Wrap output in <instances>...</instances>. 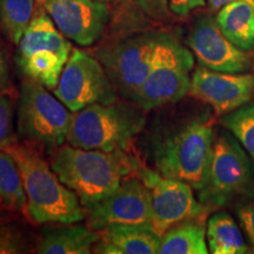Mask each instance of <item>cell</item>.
I'll return each instance as SVG.
<instances>
[{
    "label": "cell",
    "instance_id": "cell-1",
    "mask_svg": "<svg viewBox=\"0 0 254 254\" xmlns=\"http://www.w3.org/2000/svg\"><path fill=\"white\" fill-rule=\"evenodd\" d=\"M51 167L79 198L85 212L109 196L126 177L138 173L140 161L128 151L105 152L62 146L52 153Z\"/></svg>",
    "mask_w": 254,
    "mask_h": 254
},
{
    "label": "cell",
    "instance_id": "cell-2",
    "mask_svg": "<svg viewBox=\"0 0 254 254\" xmlns=\"http://www.w3.org/2000/svg\"><path fill=\"white\" fill-rule=\"evenodd\" d=\"M213 141V120L208 113L182 120L152 134V163L163 176L183 180L199 190L206 180Z\"/></svg>",
    "mask_w": 254,
    "mask_h": 254
},
{
    "label": "cell",
    "instance_id": "cell-3",
    "mask_svg": "<svg viewBox=\"0 0 254 254\" xmlns=\"http://www.w3.org/2000/svg\"><path fill=\"white\" fill-rule=\"evenodd\" d=\"M14 159L26 193V213L37 224H75L86 219L79 198L60 182L49 164L28 146L5 148Z\"/></svg>",
    "mask_w": 254,
    "mask_h": 254
},
{
    "label": "cell",
    "instance_id": "cell-4",
    "mask_svg": "<svg viewBox=\"0 0 254 254\" xmlns=\"http://www.w3.org/2000/svg\"><path fill=\"white\" fill-rule=\"evenodd\" d=\"M144 112L135 104L90 105L73 114L68 145L84 150L128 151L145 126Z\"/></svg>",
    "mask_w": 254,
    "mask_h": 254
},
{
    "label": "cell",
    "instance_id": "cell-5",
    "mask_svg": "<svg viewBox=\"0 0 254 254\" xmlns=\"http://www.w3.org/2000/svg\"><path fill=\"white\" fill-rule=\"evenodd\" d=\"M253 192V159L230 131L214 134L206 180L198 190L200 204L212 212Z\"/></svg>",
    "mask_w": 254,
    "mask_h": 254
},
{
    "label": "cell",
    "instance_id": "cell-6",
    "mask_svg": "<svg viewBox=\"0 0 254 254\" xmlns=\"http://www.w3.org/2000/svg\"><path fill=\"white\" fill-rule=\"evenodd\" d=\"M73 114L74 112L39 82L31 79L23 82L18 104L17 131L28 144L52 154L67 141Z\"/></svg>",
    "mask_w": 254,
    "mask_h": 254
},
{
    "label": "cell",
    "instance_id": "cell-7",
    "mask_svg": "<svg viewBox=\"0 0 254 254\" xmlns=\"http://www.w3.org/2000/svg\"><path fill=\"white\" fill-rule=\"evenodd\" d=\"M194 56L171 34L163 32L153 66L131 101L144 111L174 104L190 93Z\"/></svg>",
    "mask_w": 254,
    "mask_h": 254
},
{
    "label": "cell",
    "instance_id": "cell-8",
    "mask_svg": "<svg viewBox=\"0 0 254 254\" xmlns=\"http://www.w3.org/2000/svg\"><path fill=\"white\" fill-rule=\"evenodd\" d=\"M161 34L154 31L133 34L98 52L113 86L129 100L151 72Z\"/></svg>",
    "mask_w": 254,
    "mask_h": 254
},
{
    "label": "cell",
    "instance_id": "cell-9",
    "mask_svg": "<svg viewBox=\"0 0 254 254\" xmlns=\"http://www.w3.org/2000/svg\"><path fill=\"white\" fill-rule=\"evenodd\" d=\"M53 93L72 112L93 104H112L117 93L104 66L97 59L73 50Z\"/></svg>",
    "mask_w": 254,
    "mask_h": 254
},
{
    "label": "cell",
    "instance_id": "cell-10",
    "mask_svg": "<svg viewBox=\"0 0 254 254\" xmlns=\"http://www.w3.org/2000/svg\"><path fill=\"white\" fill-rule=\"evenodd\" d=\"M138 178L148 190L152 202L151 225L158 234L164 233L179 222L202 219L206 208L195 199L193 187L176 178L165 177L157 170L141 167Z\"/></svg>",
    "mask_w": 254,
    "mask_h": 254
},
{
    "label": "cell",
    "instance_id": "cell-11",
    "mask_svg": "<svg viewBox=\"0 0 254 254\" xmlns=\"http://www.w3.org/2000/svg\"><path fill=\"white\" fill-rule=\"evenodd\" d=\"M186 43L202 67L225 73H246L254 68V59L250 52L231 43L211 15L196 19Z\"/></svg>",
    "mask_w": 254,
    "mask_h": 254
},
{
    "label": "cell",
    "instance_id": "cell-12",
    "mask_svg": "<svg viewBox=\"0 0 254 254\" xmlns=\"http://www.w3.org/2000/svg\"><path fill=\"white\" fill-rule=\"evenodd\" d=\"M86 219L95 231L116 224H151L150 192L138 177H126L109 196L87 209Z\"/></svg>",
    "mask_w": 254,
    "mask_h": 254
},
{
    "label": "cell",
    "instance_id": "cell-13",
    "mask_svg": "<svg viewBox=\"0 0 254 254\" xmlns=\"http://www.w3.org/2000/svg\"><path fill=\"white\" fill-rule=\"evenodd\" d=\"M59 31L80 46H91L103 36L110 19L106 2L98 0H41Z\"/></svg>",
    "mask_w": 254,
    "mask_h": 254
},
{
    "label": "cell",
    "instance_id": "cell-14",
    "mask_svg": "<svg viewBox=\"0 0 254 254\" xmlns=\"http://www.w3.org/2000/svg\"><path fill=\"white\" fill-rule=\"evenodd\" d=\"M190 93L218 116H225L253 99L254 73H225L199 66L192 74Z\"/></svg>",
    "mask_w": 254,
    "mask_h": 254
},
{
    "label": "cell",
    "instance_id": "cell-15",
    "mask_svg": "<svg viewBox=\"0 0 254 254\" xmlns=\"http://www.w3.org/2000/svg\"><path fill=\"white\" fill-rule=\"evenodd\" d=\"M99 232L93 253L155 254L159 253L161 236L151 224H116Z\"/></svg>",
    "mask_w": 254,
    "mask_h": 254
},
{
    "label": "cell",
    "instance_id": "cell-16",
    "mask_svg": "<svg viewBox=\"0 0 254 254\" xmlns=\"http://www.w3.org/2000/svg\"><path fill=\"white\" fill-rule=\"evenodd\" d=\"M99 232L88 225L60 224L43 230L37 246L39 254H90L99 241Z\"/></svg>",
    "mask_w": 254,
    "mask_h": 254
},
{
    "label": "cell",
    "instance_id": "cell-17",
    "mask_svg": "<svg viewBox=\"0 0 254 254\" xmlns=\"http://www.w3.org/2000/svg\"><path fill=\"white\" fill-rule=\"evenodd\" d=\"M18 57H25L34 51L50 50L68 59L71 55V44L49 13L40 11L34 17L30 26L19 41Z\"/></svg>",
    "mask_w": 254,
    "mask_h": 254
},
{
    "label": "cell",
    "instance_id": "cell-18",
    "mask_svg": "<svg viewBox=\"0 0 254 254\" xmlns=\"http://www.w3.org/2000/svg\"><path fill=\"white\" fill-rule=\"evenodd\" d=\"M208 250L213 254L249 253L250 245L233 217L227 212L212 214L206 228Z\"/></svg>",
    "mask_w": 254,
    "mask_h": 254
},
{
    "label": "cell",
    "instance_id": "cell-19",
    "mask_svg": "<svg viewBox=\"0 0 254 254\" xmlns=\"http://www.w3.org/2000/svg\"><path fill=\"white\" fill-rule=\"evenodd\" d=\"M206 227L201 219H190L170 228L161 236L159 254H207Z\"/></svg>",
    "mask_w": 254,
    "mask_h": 254
},
{
    "label": "cell",
    "instance_id": "cell-20",
    "mask_svg": "<svg viewBox=\"0 0 254 254\" xmlns=\"http://www.w3.org/2000/svg\"><path fill=\"white\" fill-rule=\"evenodd\" d=\"M0 207L26 213L27 199L23 178L12 155L0 150Z\"/></svg>",
    "mask_w": 254,
    "mask_h": 254
},
{
    "label": "cell",
    "instance_id": "cell-21",
    "mask_svg": "<svg viewBox=\"0 0 254 254\" xmlns=\"http://www.w3.org/2000/svg\"><path fill=\"white\" fill-rule=\"evenodd\" d=\"M36 14V0H0V27L15 45Z\"/></svg>",
    "mask_w": 254,
    "mask_h": 254
},
{
    "label": "cell",
    "instance_id": "cell-22",
    "mask_svg": "<svg viewBox=\"0 0 254 254\" xmlns=\"http://www.w3.org/2000/svg\"><path fill=\"white\" fill-rule=\"evenodd\" d=\"M221 125L236 136L254 160V103L222 116Z\"/></svg>",
    "mask_w": 254,
    "mask_h": 254
},
{
    "label": "cell",
    "instance_id": "cell-23",
    "mask_svg": "<svg viewBox=\"0 0 254 254\" xmlns=\"http://www.w3.org/2000/svg\"><path fill=\"white\" fill-rule=\"evenodd\" d=\"M28 252V241L24 232L11 222H0V254Z\"/></svg>",
    "mask_w": 254,
    "mask_h": 254
},
{
    "label": "cell",
    "instance_id": "cell-24",
    "mask_svg": "<svg viewBox=\"0 0 254 254\" xmlns=\"http://www.w3.org/2000/svg\"><path fill=\"white\" fill-rule=\"evenodd\" d=\"M18 142L14 131L13 105L9 98L0 94V150L13 146Z\"/></svg>",
    "mask_w": 254,
    "mask_h": 254
},
{
    "label": "cell",
    "instance_id": "cell-25",
    "mask_svg": "<svg viewBox=\"0 0 254 254\" xmlns=\"http://www.w3.org/2000/svg\"><path fill=\"white\" fill-rule=\"evenodd\" d=\"M238 221L250 247H254V192L234 202Z\"/></svg>",
    "mask_w": 254,
    "mask_h": 254
},
{
    "label": "cell",
    "instance_id": "cell-26",
    "mask_svg": "<svg viewBox=\"0 0 254 254\" xmlns=\"http://www.w3.org/2000/svg\"><path fill=\"white\" fill-rule=\"evenodd\" d=\"M142 11L155 20H165L170 15L168 0H135Z\"/></svg>",
    "mask_w": 254,
    "mask_h": 254
},
{
    "label": "cell",
    "instance_id": "cell-27",
    "mask_svg": "<svg viewBox=\"0 0 254 254\" xmlns=\"http://www.w3.org/2000/svg\"><path fill=\"white\" fill-rule=\"evenodd\" d=\"M205 4L206 0H168L171 12L178 17H186L193 9L202 7Z\"/></svg>",
    "mask_w": 254,
    "mask_h": 254
},
{
    "label": "cell",
    "instance_id": "cell-28",
    "mask_svg": "<svg viewBox=\"0 0 254 254\" xmlns=\"http://www.w3.org/2000/svg\"><path fill=\"white\" fill-rule=\"evenodd\" d=\"M8 84V67L2 52L0 51V91H2Z\"/></svg>",
    "mask_w": 254,
    "mask_h": 254
},
{
    "label": "cell",
    "instance_id": "cell-29",
    "mask_svg": "<svg viewBox=\"0 0 254 254\" xmlns=\"http://www.w3.org/2000/svg\"><path fill=\"white\" fill-rule=\"evenodd\" d=\"M249 253H252V254H254V247H250Z\"/></svg>",
    "mask_w": 254,
    "mask_h": 254
},
{
    "label": "cell",
    "instance_id": "cell-30",
    "mask_svg": "<svg viewBox=\"0 0 254 254\" xmlns=\"http://www.w3.org/2000/svg\"><path fill=\"white\" fill-rule=\"evenodd\" d=\"M98 1H103V2H110V1H113V0H98Z\"/></svg>",
    "mask_w": 254,
    "mask_h": 254
},
{
    "label": "cell",
    "instance_id": "cell-31",
    "mask_svg": "<svg viewBox=\"0 0 254 254\" xmlns=\"http://www.w3.org/2000/svg\"><path fill=\"white\" fill-rule=\"evenodd\" d=\"M1 209H2V208L0 207V217H1Z\"/></svg>",
    "mask_w": 254,
    "mask_h": 254
}]
</instances>
